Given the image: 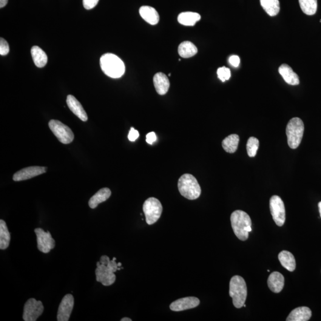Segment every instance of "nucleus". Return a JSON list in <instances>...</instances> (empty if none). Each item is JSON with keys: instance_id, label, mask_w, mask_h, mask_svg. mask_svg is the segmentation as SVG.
Listing matches in <instances>:
<instances>
[{"instance_id": "nucleus-13", "label": "nucleus", "mask_w": 321, "mask_h": 321, "mask_svg": "<svg viewBox=\"0 0 321 321\" xmlns=\"http://www.w3.org/2000/svg\"><path fill=\"white\" fill-rule=\"evenodd\" d=\"M47 168L44 167L33 166L19 170L13 175V180L24 181L32 178L46 173Z\"/></svg>"}, {"instance_id": "nucleus-4", "label": "nucleus", "mask_w": 321, "mask_h": 321, "mask_svg": "<svg viewBox=\"0 0 321 321\" xmlns=\"http://www.w3.org/2000/svg\"><path fill=\"white\" fill-rule=\"evenodd\" d=\"M179 192L189 200H195L200 197L201 188L197 178L190 174L181 176L178 181Z\"/></svg>"}, {"instance_id": "nucleus-7", "label": "nucleus", "mask_w": 321, "mask_h": 321, "mask_svg": "<svg viewBox=\"0 0 321 321\" xmlns=\"http://www.w3.org/2000/svg\"><path fill=\"white\" fill-rule=\"evenodd\" d=\"M143 211L147 224L152 225L160 219L163 212V206L157 198H149L145 201Z\"/></svg>"}, {"instance_id": "nucleus-31", "label": "nucleus", "mask_w": 321, "mask_h": 321, "mask_svg": "<svg viewBox=\"0 0 321 321\" xmlns=\"http://www.w3.org/2000/svg\"><path fill=\"white\" fill-rule=\"evenodd\" d=\"M217 75L218 78L221 81L224 82L226 81L229 80L230 77H231V71L226 67H222L218 68L217 70Z\"/></svg>"}, {"instance_id": "nucleus-3", "label": "nucleus", "mask_w": 321, "mask_h": 321, "mask_svg": "<svg viewBox=\"0 0 321 321\" xmlns=\"http://www.w3.org/2000/svg\"><path fill=\"white\" fill-rule=\"evenodd\" d=\"M100 66L102 72L110 78L118 79L125 73V65L123 61L113 54L107 53L100 58Z\"/></svg>"}, {"instance_id": "nucleus-39", "label": "nucleus", "mask_w": 321, "mask_h": 321, "mask_svg": "<svg viewBox=\"0 0 321 321\" xmlns=\"http://www.w3.org/2000/svg\"><path fill=\"white\" fill-rule=\"evenodd\" d=\"M318 207H319V211H320V215H321V201L320 202V203H319V204H318Z\"/></svg>"}, {"instance_id": "nucleus-38", "label": "nucleus", "mask_w": 321, "mask_h": 321, "mask_svg": "<svg viewBox=\"0 0 321 321\" xmlns=\"http://www.w3.org/2000/svg\"><path fill=\"white\" fill-rule=\"evenodd\" d=\"M132 320L129 318H122L121 321H132Z\"/></svg>"}, {"instance_id": "nucleus-23", "label": "nucleus", "mask_w": 321, "mask_h": 321, "mask_svg": "<svg viewBox=\"0 0 321 321\" xmlns=\"http://www.w3.org/2000/svg\"><path fill=\"white\" fill-rule=\"evenodd\" d=\"M34 63L36 67L42 68L46 66L48 58L46 53L38 46H33L30 51Z\"/></svg>"}, {"instance_id": "nucleus-32", "label": "nucleus", "mask_w": 321, "mask_h": 321, "mask_svg": "<svg viewBox=\"0 0 321 321\" xmlns=\"http://www.w3.org/2000/svg\"><path fill=\"white\" fill-rule=\"evenodd\" d=\"M9 45L4 38H0V55L1 56L7 55L9 53Z\"/></svg>"}, {"instance_id": "nucleus-11", "label": "nucleus", "mask_w": 321, "mask_h": 321, "mask_svg": "<svg viewBox=\"0 0 321 321\" xmlns=\"http://www.w3.org/2000/svg\"><path fill=\"white\" fill-rule=\"evenodd\" d=\"M35 233L37 237V247L39 251L48 254L55 248L56 241L50 232H45L41 228H37L35 229Z\"/></svg>"}, {"instance_id": "nucleus-36", "label": "nucleus", "mask_w": 321, "mask_h": 321, "mask_svg": "<svg viewBox=\"0 0 321 321\" xmlns=\"http://www.w3.org/2000/svg\"><path fill=\"white\" fill-rule=\"evenodd\" d=\"M146 138V143L150 145L153 144L157 140V136H156L155 132H153L147 133Z\"/></svg>"}, {"instance_id": "nucleus-5", "label": "nucleus", "mask_w": 321, "mask_h": 321, "mask_svg": "<svg viewBox=\"0 0 321 321\" xmlns=\"http://www.w3.org/2000/svg\"><path fill=\"white\" fill-rule=\"evenodd\" d=\"M230 296L233 299L234 306L237 309L242 308L245 304L248 291L245 280L239 275H235L230 282Z\"/></svg>"}, {"instance_id": "nucleus-20", "label": "nucleus", "mask_w": 321, "mask_h": 321, "mask_svg": "<svg viewBox=\"0 0 321 321\" xmlns=\"http://www.w3.org/2000/svg\"><path fill=\"white\" fill-rule=\"evenodd\" d=\"M139 14L144 21L149 24L155 25L160 21V16L154 8L147 5L142 6L139 9Z\"/></svg>"}, {"instance_id": "nucleus-28", "label": "nucleus", "mask_w": 321, "mask_h": 321, "mask_svg": "<svg viewBox=\"0 0 321 321\" xmlns=\"http://www.w3.org/2000/svg\"><path fill=\"white\" fill-rule=\"evenodd\" d=\"M10 233L8 232L6 223L4 220H0V249H7L10 245Z\"/></svg>"}, {"instance_id": "nucleus-8", "label": "nucleus", "mask_w": 321, "mask_h": 321, "mask_svg": "<svg viewBox=\"0 0 321 321\" xmlns=\"http://www.w3.org/2000/svg\"><path fill=\"white\" fill-rule=\"evenodd\" d=\"M49 127L54 135L62 144H70L75 138L72 130L61 121L51 120L49 122Z\"/></svg>"}, {"instance_id": "nucleus-15", "label": "nucleus", "mask_w": 321, "mask_h": 321, "mask_svg": "<svg viewBox=\"0 0 321 321\" xmlns=\"http://www.w3.org/2000/svg\"><path fill=\"white\" fill-rule=\"evenodd\" d=\"M66 102L68 107L74 115L80 118L82 121H87L88 120V118L86 112L75 96L72 95H68Z\"/></svg>"}, {"instance_id": "nucleus-18", "label": "nucleus", "mask_w": 321, "mask_h": 321, "mask_svg": "<svg viewBox=\"0 0 321 321\" xmlns=\"http://www.w3.org/2000/svg\"><path fill=\"white\" fill-rule=\"evenodd\" d=\"M312 317V311L308 307H299L289 314L287 321H308Z\"/></svg>"}, {"instance_id": "nucleus-21", "label": "nucleus", "mask_w": 321, "mask_h": 321, "mask_svg": "<svg viewBox=\"0 0 321 321\" xmlns=\"http://www.w3.org/2000/svg\"><path fill=\"white\" fill-rule=\"evenodd\" d=\"M278 260L284 268L292 272L296 269V260L291 252L287 251L281 252L278 255Z\"/></svg>"}, {"instance_id": "nucleus-26", "label": "nucleus", "mask_w": 321, "mask_h": 321, "mask_svg": "<svg viewBox=\"0 0 321 321\" xmlns=\"http://www.w3.org/2000/svg\"><path fill=\"white\" fill-rule=\"evenodd\" d=\"M261 6L269 16H277L280 12L279 0H260Z\"/></svg>"}, {"instance_id": "nucleus-12", "label": "nucleus", "mask_w": 321, "mask_h": 321, "mask_svg": "<svg viewBox=\"0 0 321 321\" xmlns=\"http://www.w3.org/2000/svg\"><path fill=\"white\" fill-rule=\"evenodd\" d=\"M75 300L73 295L67 294L65 296L59 304L58 313V321H68L72 314Z\"/></svg>"}, {"instance_id": "nucleus-33", "label": "nucleus", "mask_w": 321, "mask_h": 321, "mask_svg": "<svg viewBox=\"0 0 321 321\" xmlns=\"http://www.w3.org/2000/svg\"><path fill=\"white\" fill-rule=\"evenodd\" d=\"M99 0H83V5L87 10L92 9L98 3Z\"/></svg>"}, {"instance_id": "nucleus-14", "label": "nucleus", "mask_w": 321, "mask_h": 321, "mask_svg": "<svg viewBox=\"0 0 321 321\" xmlns=\"http://www.w3.org/2000/svg\"><path fill=\"white\" fill-rule=\"evenodd\" d=\"M200 300L195 297L181 298L173 302L170 305V308L175 312H180L196 308L200 305Z\"/></svg>"}, {"instance_id": "nucleus-27", "label": "nucleus", "mask_w": 321, "mask_h": 321, "mask_svg": "<svg viewBox=\"0 0 321 321\" xmlns=\"http://www.w3.org/2000/svg\"><path fill=\"white\" fill-rule=\"evenodd\" d=\"M239 140V136L236 134H233L227 136L222 142L223 149L227 152L234 153L237 149Z\"/></svg>"}, {"instance_id": "nucleus-37", "label": "nucleus", "mask_w": 321, "mask_h": 321, "mask_svg": "<svg viewBox=\"0 0 321 321\" xmlns=\"http://www.w3.org/2000/svg\"><path fill=\"white\" fill-rule=\"evenodd\" d=\"M8 0H0V8H2L7 5Z\"/></svg>"}, {"instance_id": "nucleus-19", "label": "nucleus", "mask_w": 321, "mask_h": 321, "mask_svg": "<svg viewBox=\"0 0 321 321\" xmlns=\"http://www.w3.org/2000/svg\"><path fill=\"white\" fill-rule=\"evenodd\" d=\"M268 285L272 292L278 293L282 291L285 286V277L280 272H272L268 279Z\"/></svg>"}, {"instance_id": "nucleus-30", "label": "nucleus", "mask_w": 321, "mask_h": 321, "mask_svg": "<svg viewBox=\"0 0 321 321\" xmlns=\"http://www.w3.org/2000/svg\"><path fill=\"white\" fill-rule=\"evenodd\" d=\"M259 146L260 142L257 138L251 137L248 139V143L246 145V149L249 157H255Z\"/></svg>"}, {"instance_id": "nucleus-40", "label": "nucleus", "mask_w": 321, "mask_h": 321, "mask_svg": "<svg viewBox=\"0 0 321 321\" xmlns=\"http://www.w3.org/2000/svg\"><path fill=\"white\" fill-rule=\"evenodd\" d=\"M122 264L120 263H118V267H121Z\"/></svg>"}, {"instance_id": "nucleus-24", "label": "nucleus", "mask_w": 321, "mask_h": 321, "mask_svg": "<svg viewBox=\"0 0 321 321\" xmlns=\"http://www.w3.org/2000/svg\"><path fill=\"white\" fill-rule=\"evenodd\" d=\"M178 55L184 58H190L197 55L198 48L190 41H184L179 45L178 48Z\"/></svg>"}, {"instance_id": "nucleus-6", "label": "nucleus", "mask_w": 321, "mask_h": 321, "mask_svg": "<svg viewBox=\"0 0 321 321\" xmlns=\"http://www.w3.org/2000/svg\"><path fill=\"white\" fill-rule=\"evenodd\" d=\"M304 130L303 122L300 118L294 117L289 121L286 127L289 146L292 149H296L302 142Z\"/></svg>"}, {"instance_id": "nucleus-34", "label": "nucleus", "mask_w": 321, "mask_h": 321, "mask_svg": "<svg viewBox=\"0 0 321 321\" xmlns=\"http://www.w3.org/2000/svg\"><path fill=\"white\" fill-rule=\"evenodd\" d=\"M139 133L138 130H136L134 128L132 127L130 129L129 135H128V139L131 142H134L139 138Z\"/></svg>"}, {"instance_id": "nucleus-2", "label": "nucleus", "mask_w": 321, "mask_h": 321, "mask_svg": "<svg viewBox=\"0 0 321 321\" xmlns=\"http://www.w3.org/2000/svg\"><path fill=\"white\" fill-rule=\"evenodd\" d=\"M232 227L238 239L245 241L249 237V233L252 232V221L246 212L237 210L231 215Z\"/></svg>"}, {"instance_id": "nucleus-9", "label": "nucleus", "mask_w": 321, "mask_h": 321, "mask_svg": "<svg viewBox=\"0 0 321 321\" xmlns=\"http://www.w3.org/2000/svg\"><path fill=\"white\" fill-rule=\"evenodd\" d=\"M269 206L275 224L278 226H283L286 221V210L283 200L277 195L272 196L269 201Z\"/></svg>"}, {"instance_id": "nucleus-17", "label": "nucleus", "mask_w": 321, "mask_h": 321, "mask_svg": "<svg viewBox=\"0 0 321 321\" xmlns=\"http://www.w3.org/2000/svg\"><path fill=\"white\" fill-rule=\"evenodd\" d=\"M278 72L287 84L291 85H298L300 84L299 76L288 64L281 65L278 69Z\"/></svg>"}, {"instance_id": "nucleus-1", "label": "nucleus", "mask_w": 321, "mask_h": 321, "mask_svg": "<svg viewBox=\"0 0 321 321\" xmlns=\"http://www.w3.org/2000/svg\"><path fill=\"white\" fill-rule=\"evenodd\" d=\"M96 279L104 286H110L115 283L116 276L115 272L118 271V263L116 260L111 261L106 255L102 256L96 263Z\"/></svg>"}, {"instance_id": "nucleus-35", "label": "nucleus", "mask_w": 321, "mask_h": 321, "mask_svg": "<svg viewBox=\"0 0 321 321\" xmlns=\"http://www.w3.org/2000/svg\"><path fill=\"white\" fill-rule=\"evenodd\" d=\"M229 61L230 64L234 67H237L239 66L240 60L239 57L237 56L234 55L230 57Z\"/></svg>"}, {"instance_id": "nucleus-25", "label": "nucleus", "mask_w": 321, "mask_h": 321, "mask_svg": "<svg viewBox=\"0 0 321 321\" xmlns=\"http://www.w3.org/2000/svg\"><path fill=\"white\" fill-rule=\"evenodd\" d=\"M201 17L200 14L194 12H183L180 14L178 16V22L181 25L184 26H194L196 23L200 21Z\"/></svg>"}, {"instance_id": "nucleus-10", "label": "nucleus", "mask_w": 321, "mask_h": 321, "mask_svg": "<svg viewBox=\"0 0 321 321\" xmlns=\"http://www.w3.org/2000/svg\"><path fill=\"white\" fill-rule=\"evenodd\" d=\"M44 310L41 301L31 298L25 304L23 319L25 321H36L43 313Z\"/></svg>"}, {"instance_id": "nucleus-29", "label": "nucleus", "mask_w": 321, "mask_h": 321, "mask_svg": "<svg viewBox=\"0 0 321 321\" xmlns=\"http://www.w3.org/2000/svg\"><path fill=\"white\" fill-rule=\"evenodd\" d=\"M299 2L301 9L306 15L312 16L317 13V0H299Z\"/></svg>"}, {"instance_id": "nucleus-16", "label": "nucleus", "mask_w": 321, "mask_h": 321, "mask_svg": "<svg viewBox=\"0 0 321 321\" xmlns=\"http://www.w3.org/2000/svg\"><path fill=\"white\" fill-rule=\"evenodd\" d=\"M153 81L158 94L161 95L166 94L170 87L168 77L163 73H157L153 76Z\"/></svg>"}, {"instance_id": "nucleus-22", "label": "nucleus", "mask_w": 321, "mask_h": 321, "mask_svg": "<svg viewBox=\"0 0 321 321\" xmlns=\"http://www.w3.org/2000/svg\"><path fill=\"white\" fill-rule=\"evenodd\" d=\"M111 195H112V192L110 189L107 188V187L99 190L90 199L89 203H88L90 208H96L99 204L106 201L111 197Z\"/></svg>"}]
</instances>
